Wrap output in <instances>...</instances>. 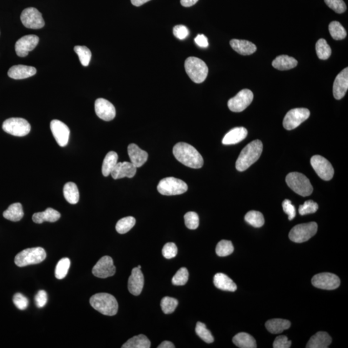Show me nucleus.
Segmentation results:
<instances>
[{"instance_id": "1", "label": "nucleus", "mask_w": 348, "mask_h": 348, "mask_svg": "<svg viewBox=\"0 0 348 348\" xmlns=\"http://www.w3.org/2000/svg\"><path fill=\"white\" fill-rule=\"evenodd\" d=\"M173 154L177 161L192 169H200L203 166V158L192 145L186 142H178L173 149Z\"/></svg>"}, {"instance_id": "2", "label": "nucleus", "mask_w": 348, "mask_h": 348, "mask_svg": "<svg viewBox=\"0 0 348 348\" xmlns=\"http://www.w3.org/2000/svg\"><path fill=\"white\" fill-rule=\"evenodd\" d=\"M263 145L260 140H255L242 149L235 167L238 171L243 172L251 167L261 156Z\"/></svg>"}, {"instance_id": "3", "label": "nucleus", "mask_w": 348, "mask_h": 348, "mask_svg": "<svg viewBox=\"0 0 348 348\" xmlns=\"http://www.w3.org/2000/svg\"><path fill=\"white\" fill-rule=\"evenodd\" d=\"M90 304L103 315L114 316L118 311V303L116 298L107 293H99L92 296Z\"/></svg>"}, {"instance_id": "4", "label": "nucleus", "mask_w": 348, "mask_h": 348, "mask_svg": "<svg viewBox=\"0 0 348 348\" xmlns=\"http://www.w3.org/2000/svg\"><path fill=\"white\" fill-rule=\"evenodd\" d=\"M185 67L188 76L196 84L203 82L209 74L207 64L197 57H188L185 63Z\"/></svg>"}, {"instance_id": "5", "label": "nucleus", "mask_w": 348, "mask_h": 348, "mask_svg": "<svg viewBox=\"0 0 348 348\" xmlns=\"http://www.w3.org/2000/svg\"><path fill=\"white\" fill-rule=\"evenodd\" d=\"M286 182L293 191L302 197L309 196L314 190L309 178L299 172H292L288 174Z\"/></svg>"}, {"instance_id": "6", "label": "nucleus", "mask_w": 348, "mask_h": 348, "mask_svg": "<svg viewBox=\"0 0 348 348\" xmlns=\"http://www.w3.org/2000/svg\"><path fill=\"white\" fill-rule=\"evenodd\" d=\"M47 257L46 250L42 247L31 248L23 250L15 257V264L18 267L41 263Z\"/></svg>"}, {"instance_id": "7", "label": "nucleus", "mask_w": 348, "mask_h": 348, "mask_svg": "<svg viewBox=\"0 0 348 348\" xmlns=\"http://www.w3.org/2000/svg\"><path fill=\"white\" fill-rule=\"evenodd\" d=\"M188 190L186 182L175 177H166L157 185V191L164 195H177L184 194Z\"/></svg>"}, {"instance_id": "8", "label": "nucleus", "mask_w": 348, "mask_h": 348, "mask_svg": "<svg viewBox=\"0 0 348 348\" xmlns=\"http://www.w3.org/2000/svg\"><path fill=\"white\" fill-rule=\"evenodd\" d=\"M317 229L318 225L315 222L296 225L290 232V239L297 243L306 242L317 234Z\"/></svg>"}, {"instance_id": "9", "label": "nucleus", "mask_w": 348, "mask_h": 348, "mask_svg": "<svg viewBox=\"0 0 348 348\" xmlns=\"http://www.w3.org/2000/svg\"><path fill=\"white\" fill-rule=\"evenodd\" d=\"M2 128L5 132L14 136L24 137L31 132V127L26 119L12 117L4 122Z\"/></svg>"}, {"instance_id": "10", "label": "nucleus", "mask_w": 348, "mask_h": 348, "mask_svg": "<svg viewBox=\"0 0 348 348\" xmlns=\"http://www.w3.org/2000/svg\"><path fill=\"white\" fill-rule=\"evenodd\" d=\"M310 112L305 108H297L287 112L283 120L285 129L292 130L296 129L302 122L309 119Z\"/></svg>"}, {"instance_id": "11", "label": "nucleus", "mask_w": 348, "mask_h": 348, "mask_svg": "<svg viewBox=\"0 0 348 348\" xmlns=\"http://www.w3.org/2000/svg\"><path fill=\"white\" fill-rule=\"evenodd\" d=\"M254 99V94L249 89H243L228 102V107L234 112L244 111Z\"/></svg>"}, {"instance_id": "12", "label": "nucleus", "mask_w": 348, "mask_h": 348, "mask_svg": "<svg viewBox=\"0 0 348 348\" xmlns=\"http://www.w3.org/2000/svg\"><path fill=\"white\" fill-rule=\"evenodd\" d=\"M21 21L27 28L39 29L45 26V21L41 12L34 7H29L22 12Z\"/></svg>"}, {"instance_id": "13", "label": "nucleus", "mask_w": 348, "mask_h": 348, "mask_svg": "<svg viewBox=\"0 0 348 348\" xmlns=\"http://www.w3.org/2000/svg\"><path fill=\"white\" fill-rule=\"evenodd\" d=\"M310 162H311L313 169L320 178L324 181H330L333 178L334 175V168L324 157L316 155L312 157Z\"/></svg>"}, {"instance_id": "14", "label": "nucleus", "mask_w": 348, "mask_h": 348, "mask_svg": "<svg viewBox=\"0 0 348 348\" xmlns=\"http://www.w3.org/2000/svg\"><path fill=\"white\" fill-rule=\"evenodd\" d=\"M312 283L317 289L333 290L339 287L340 280L337 275L332 273H320L313 277Z\"/></svg>"}, {"instance_id": "15", "label": "nucleus", "mask_w": 348, "mask_h": 348, "mask_svg": "<svg viewBox=\"0 0 348 348\" xmlns=\"http://www.w3.org/2000/svg\"><path fill=\"white\" fill-rule=\"evenodd\" d=\"M116 268L114 266L113 259L110 256L101 258L92 269V274L101 279L113 276L116 273Z\"/></svg>"}, {"instance_id": "16", "label": "nucleus", "mask_w": 348, "mask_h": 348, "mask_svg": "<svg viewBox=\"0 0 348 348\" xmlns=\"http://www.w3.org/2000/svg\"><path fill=\"white\" fill-rule=\"evenodd\" d=\"M39 41V37L36 35H27L17 40L15 45V51L19 57H26L29 52L36 48Z\"/></svg>"}, {"instance_id": "17", "label": "nucleus", "mask_w": 348, "mask_h": 348, "mask_svg": "<svg viewBox=\"0 0 348 348\" xmlns=\"http://www.w3.org/2000/svg\"><path fill=\"white\" fill-rule=\"evenodd\" d=\"M51 130L60 147H64L68 144L70 130L66 125L59 120H52L51 122Z\"/></svg>"}, {"instance_id": "18", "label": "nucleus", "mask_w": 348, "mask_h": 348, "mask_svg": "<svg viewBox=\"0 0 348 348\" xmlns=\"http://www.w3.org/2000/svg\"><path fill=\"white\" fill-rule=\"evenodd\" d=\"M95 111L97 116L104 121H111L116 117V109L114 105L104 98L97 99L95 102Z\"/></svg>"}, {"instance_id": "19", "label": "nucleus", "mask_w": 348, "mask_h": 348, "mask_svg": "<svg viewBox=\"0 0 348 348\" xmlns=\"http://www.w3.org/2000/svg\"><path fill=\"white\" fill-rule=\"evenodd\" d=\"M144 286V275L141 269L134 268L132 270V274L128 281V289L130 294L136 295L141 294Z\"/></svg>"}, {"instance_id": "20", "label": "nucleus", "mask_w": 348, "mask_h": 348, "mask_svg": "<svg viewBox=\"0 0 348 348\" xmlns=\"http://www.w3.org/2000/svg\"><path fill=\"white\" fill-rule=\"evenodd\" d=\"M348 89V68H345L337 75L333 87V93L335 99H341Z\"/></svg>"}, {"instance_id": "21", "label": "nucleus", "mask_w": 348, "mask_h": 348, "mask_svg": "<svg viewBox=\"0 0 348 348\" xmlns=\"http://www.w3.org/2000/svg\"><path fill=\"white\" fill-rule=\"evenodd\" d=\"M137 172V167H135L132 162H117L116 167L111 172V176L114 179L129 177L132 178Z\"/></svg>"}, {"instance_id": "22", "label": "nucleus", "mask_w": 348, "mask_h": 348, "mask_svg": "<svg viewBox=\"0 0 348 348\" xmlns=\"http://www.w3.org/2000/svg\"><path fill=\"white\" fill-rule=\"evenodd\" d=\"M128 154L130 161L135 167L139 168L147 162L149 155L136 144H132L128 147Z\"/></svg>"}, {"instance_id": "23", "label": "nucleus", "mask_w": 348, "mask_h": 348, "mask_svg": "<svg viewBox=\"0 0 348 348\" xmlns=\"http://www.w3.org/2000/svg\"><path fill=\"white\" fill-rule=\"evenodd\" d=\"M36 72V69L33 67L23 65H14L9 70L8 76L14 79H23L34 76Z\"/></svg>"}, {"instance_id": "24", "label": "nucleus", "mask_w": 348, "mask_h": 348, "mask_svg": "<svg viewBox=\"0 0 348 348\" xmlns=\"http://www.w3.org/2000/svg\"><path fill=\"white\" fill-rule=\"evenodd\" d=\"M230 44L235 52L243 56L251 55L257 51L255 44L247 40L234 39L230 41Z\"/></svg>"}, {"instance_id": "25", "label": "nucleus", "mask_w": 348, "mask_h": 348, "mask_svg": "<svg viewBox=\"0 0 348 348\" xmlns=\"http://www.w3.org/2000/svg\"><path fill=\"white\" fill-rule=\"evenodd\" d=\"M247 135L248 130L245 128H234L225 135L222 141V144L230 145L239 144L246 138Z\"/></svg>"}, {"instance_id": "26", "label": "nucleus", "mask_w": 348, "mask_h": 348, "mask_svg": "<svg viewBox=\"0 0 348 348\" xmlns=\"http://www.w3.org/2000/svg\"><path fill=\"white\" fill-rule=\"evenodd\" d=\"M332 339L326 332H319L311 337L306 345L307 348H327L331 344Z\"/></svg>"}, {"instance_id": "27", "label": "nucleus", "mask_w": 348, "mask_h": 348, "mask_svg": "<svg viewBox=\"0 0 348 348\" xmlns=\"http://www.w3.org/2000/svg\"><path fill=\"white\" fill-rule=\"evenodd\" d=\"M61 217V214L57 210L49 208L44 212L35 213L32 215V221L37 224H42L45 221L56 222Z\"/></svg>"}, {"instance_id": "28", "label": "nucleus", "mask_w": 348, "mask_h": 348, "mask_svg": "<svg viewBox=\"0 0 348 348\" xmlns=\"http://www.w3.org/2000/svg\"><path fill=\"white\" fill-rule=\"evenodd\" d=\"M214 284L217 289L224 291L234 292L237 290L236 284L229 276L222 273H218L215 275Z\"/></svg>"}, {"instance_id": "29", "label": "nucleus", "mask_w": 348, "mask_h": 348, "mask_svg": "<svg viewBox=\"0 0 348 348\" xmlns=\"http://www.w3.org/2000/svg\"><path fill=\"white\" fill-rule=\"evenodd\" d=\"M298 62L294 57L287 55H280L272 62V66L279 71H287L297 67Z\"/></svg>"}, {"instance_id": "30", "label": "nucleus", "mask_w": 348, "mask_h": 348, "mask_svg": "<svg viewBox=\"0 0 348 348\" xmlns=\"http://www.w3.org/2000/svg\"><path fill=\"white\" fill-rule=\"evenodd\" d=\"M268 331L273 334H279L284 330L289 329L291 322L289 320L281 319H274L268 320L266 322Z\"/></svg>"}, {"instance_id": "31", "label": "nucleus", "mask_w": 348, "mask_h": 348, "mask_svg": "<svg viewBox=\"0 0 348 348\" xmlns=\"http://www.w3.org/2000/svg\"><path fill=\"white\" fill-rule=\"evenodd\" d=\"M233 342L241 348L257 347L256 341L254 337L247 333H239L233 338Z\"/></svg>"}, {"instance_id": "32", "label": "nucleus", "mask_w": 348, "mask_h": 348, "mask_svg": "<svg viewBox=\"0 0 348 348\" xmlns=\"http://www.w3.org/2000/svg\"><path fill=\"white\" fill-rule=\"evenodd\" d=\"M4 217L9 221L17 222L20 221L24 217V212L22 205L19 202L11 205L4 212Z\"/></svg>"}, {"instance_id": "33", "label": "nucleus", "mask_w": 348, "mask_h": 348, "mask_svg": "<svg viewBox=\"0 0 348 348\" xmlns=\"http://www.w3.org/2000/svg\"><path fill=\"white\" fill-rule=\"evenodd\" d=\"M64 194L65 199L70 204H76L79 199V192L78 188L74 182H69L65 185Z\"/></svg>"}, {"instance_id": "34", "label": "nucleus", "mask_w": 348, "mask_h": 348, "mask_svg": "<svg viewBox=\"0 0 348 348\" xmlns=\"http://www.w3.org/2000/svg\"><path fill=\"white\" fill-rule=\"evenodd\" d=\"M118 160L116 152H109L105 156L102 166V174L105 177L109 176L116 167Z\"/></svg>"}, {"instance_id": "35", "label": "nucleus", "mask_w": 348, "mask_h": 348, "mask_svg": "<svg viewBox=\"0 0 348 348\" xmlns=\"http://www.w3.org/2000/svg\"><path fill=\"white\" fill-rule=\"evenodd\" d=\"M151 343L145 335L141 334L137 335L127 340L122 348H149Z\"/></svg>"}, {"instance_id": "36", "label": "nucleus", "mask_w": 348, "mask_h": 348, "mask_svg": "<svg viewBox=\"0 0 348 348\" xmlns=\"http://www.w3.org/2000/svg\"><path fill=\"white\" fill-rule=\"evenodd\" d=\"M245 221L248 223L255 228H260L264 224V218L262 213L252 210L247 213L244 217Z\"/></svg>"}, {"instance_id": "37", "label": "nucleus", "mask_w": 348, "mask_h": 348, "mask_svg": "<svg viewBox=\"0 0 348 348\" xmlns=\"http://www.w3.org/2000/svg\"><path fill=\"white\" fill-rule=\"evenodd\" d=\"M315 47L317 56L320 59H327L331 56L332 49L324 39L318 40Z\"/></svg>"}, {"instance_id": "38", "label": "nucleus", "mask_w": 348, "mask_h": 348, "mask_svg": "<svg viewBox=\"0 0 348 348\" xmlns=\"http://www.w3.org/2000/svg\"><path fill=\"white\" fill-rule=\"evenodd\" d=\"M135 224H136V219L134 217L131 216L124 217L117 222L116 231L120 234H126L134 227Z\"/></svg>"}, {"instance_id": "39", "label": "nucleus", "mask_w": 348, "mask_h": 348, "mask_svg": "<svg viewBox=\"0 0 348 348\" xmlns=\"http://www.w3.org/2000/svg\"><path fill=\"white\" fill-rule=\"evenodd\" d=\"M70 267H71V260L69 258H62L56 265L55 276L57 279H64L68 274Z\"/></svg>"}, {"instance_id": "40", "label": "nucleus", "mask_w": 348, "mask_h": 348, "mask_svg": "<svg viewBox=\"0 0 348 348\" xmlns=\"http://www.w3.org/2000/svg\"><path fill=\"white\" fill-rule=\"evenodd\" d=\"M329 31L333 39L335 40H342L347 36L346 31L344 27L339 22L336 21L332 22L330 24Z\"/></svg>"}, {"instance_id": "41", "label": "nucleus", "mask_w": 348, "mask_h": 348, "mask_svg": "<svg viewBox=\"0 0 348 348\" xmlns=\"http://www.w3.org/2000/svg\"><path fill=\"white\" fill-rule=\"evenodd\" d=\"M74 51L79 56V61L83 66L87 67L91 62L92 53L88 47L85 46H76Z\"/></svg>"}, {"instance_id": "42", "label": "nucleus", "mask_w": 348, "mask_h": 348, "mask_svg": "<svg viewBox=\"0 0 348 348\" xmlns=\"http://www.w3.org/2000/svg\"><path fill=\"white\" fill-rule=\"evenodd\" d=\"M234 248L232 242L227 240H222L218 242L215 249L216 254L219 257H227L234 252Z\"/></svg>"}, {"instance_id": "43", "label": "nucleus", "mask_w": 348, "mask_h": 348, "mask_svg": "<svg viewBox=\"0 0 348 348\" xmlns=\"http://www.w3.org/2000/svg\"><path fill=\"white\" fill-rule=\"evenodd\" d=\"M195 332L203 341L208 343V344L214 342V337L212 336L209 330L207 329L206 325L204 323L201 322L197 323Z\"/></svg>"}, {"instance_id": "44", "label": "nucleus", "mask_w": 348, "mask_h": 348, "mask_svg": "<svg viewBox=\"0 0 348 348\" xmlns=\"http://www.w3.org/2000/svg\"><path fill=\"white\" fill-rule=\"evenodd\" d=\"M178 300L174 298L165 297L162 298L161 302V307L165 314H172L176 310L178 305Z\"/></svg>"}, {"instance_id": "45", "label": "nucleus", "mask_w": 348, "mask_h": 348, "mask_svg": "<svg viewBox=\"0 0 348 348\" xmlns=\"http://www.w3.org/2000/svg\"><path fill=\"white\" fill-rule=\"evenodd\" d=\"M189 271L186 268H181L177 272L176 275L172 278V282L173 284L176 286H182L187 284L189 280Z\"/></svg>"}, {"instance_id": "46", "label": "nucleus", "mask_w": 348, "mask_h": 348, "mask_svg": "<svg viewBox=\"0 0 348 348\" xmlns=\"http://www.w3.org/2000/svg\"><path fill=\"white\" fill-rule=\"evenodd\" d=\"M185 224L190 230L197 229L199 224V215L194 212H187L184 216Z\"/></svg>"}, {"instance_id": "47", "label": "nucleus", "mask_w": 348, "mask_h": 348, "mask_svg": "<svg viewBox=\"0 0 348 348\" xmlns=\"http://www.w3.org/2000/svg\"><path fill=\"white\" fill-rule=\"evenodd\" d=\"M319 209V205L317 202L309 200L304 202V204L300 205L299 209V212L300 215L314 214Z\"/></svg>"}, {"instance_id": "48", "label": "nucleus", "mask_w": 348, "mask_h": 348, "mask_svg": "<svg viewBox=\"0 0 348 348\" xmlns=\"http://www.w3.org/2000/svg\"><path fill=\"white\" fill-rule=\"evenodd\" d=\"M325 4L338 14L346 11V5L343 0H324Z\"/></svg>"}, {"instance_id": "49", "label": "nucleus", "mask_w": 348, "mask_h": 348, "mask_svg": "<svg viewBox=\"0 0 348 348\" xmlns=\"http://www.w3.org/2000/svg\"><path fill=\"white\" fill-rule=\"evenodd\" d=\"M162 254L165 258L170 259L176 256L177 254V248L176 244L173 242H168L165 245L162 250Z\"/></svg>"}, {"instance_id": "50", "label": "nucleus", "mask_w": 348, "mask_h": 348, "mask_svg": "<svg viewBox=\"0 0 348 348\" xmlns=\"http://www.w3.org/2000/svg\"><path fill=\"white\" fill-rule=\"evenodd\" d=\"M13 302L17 309L20 310H24L27 309L29 306V300L23 294H15L13 297Z\"/></svg>"}, {"instance_id": "51", "label": "nucleus", "mask_w": 348, "mask_h": 348, "mask_svg": "<svg viewBox=\"0 0 348 348\" xmlns=\"http://www.w3.org/2000/svg\"><path fill=\"white\" fill-rule=\"evenodd\" d=\"M282 209H283L284 212L289 215L290 221H292V220L295 218L296 212H295V208L292 204L291 201H290L289 199H285L282 202Z\"/></svg>"}, {"instance_id": "52", "label": "nucleus", "mask_w": 348, "mask_h": 348, "mask_svg": "<svg viewBox=\"0 0 348 348\" xmlns=\"http://www.w3.org/2000/svg\"><path fill=\"white\" fill-rule=\"evenodd\" d=\"M292 342L289 340L286 336L282 335L275 339L273 347L274 348H290L291 347Z\"/></svg>"}, {"instance_id": "53", "label": "nucleus", "mask_w": 348, "mask_h": 348, "mask_svg": "<svg viewBox=\"0 0 348 348\" xmlns=\"http://www.w3.org/2000/svg\"><path fill=\"white\" fill-rule=\"evenodd\" d=\"M173 32H174V36L179 39L187 38L189 35V29H187V27L182 26V25L174 27Z\"/></svg>"}, {"instance_id": "54", "label": "nucleus", "mask_w": 348, "mask_h": 348, "mask_svg": "<svg viewBox=\"0 0 348 348\" xmlns=\"http://www.w3.org/2000/svg\"><path fill=\"white\" fill-rule=\"evenodd\" d=\"M47 300H48V297L47 294L44 290H40L35 297V302L37 308L42 309V308L46 306Z\"/></svg>"}, {"instance_id": "55", "label": "nucleus", "mask_w": 348, "mask_h": 348, "mask_svg": "<svg viewBox=\"0 0 348 348\" xmlns=\"http://www.w3.org/2000/svg\"><path fill=\"white\" fill-rule=\"evenodd\" d=\"M195 42L197 46L202 47V48H207V47H209V42H208L207 37L203 34L197 35V37L195 38Z\"/></svg>"}, {"instance_id": "56", "label": "nucleus", "mask_w": 348, "mask_h": 348, "mask_svg": "<svg viewBox=\"0 0 348 348\" xmlns=\"http://www.w3.org/2000/svg\"><path fill=\"white\" fill-rule=\"evenodd\" d=\"M198 1L199 0H181V4L183 7H189L194 6Z\"/></svg>"}, {"instance_id": "57", "label": "nucleus", "mask_w": 348, "mask_h": 348, "mask_svg": "<svg viewBox=\"0 0 348 348\" xmlns=\"http://www.w3.org/2000/svg\"><path fill=\"white\" fill-rule=\"evenodd\" d=\"M158 348H174L175 345L172 342L164 341L161 344L158 345Z\"/></svg>"}, {"instance_id": "58", "label": "nucleus", "mask_w": 348, "mask_h": 348, "mask_svg": "<svg viewBox=\"0 0 348 348\" xmlns=\"http://www.w3.org/2000/svg\"><path fill=\"white\" fill-rule=\"evenodd\" d=\"M149 1H150V0H131V3L134 6L139 7Z\"/></svg>"}, {"instance_id": "59", "label": "nucleus", "mask_w": 348, "mask_h": 348, "mask_svg": "<svg viewBox=\"0 0 348 348\" xmlns=\"http://www.w3.org/2000/svg\"><path fill=\"white\" fill-rule=\"evenodd\" d=\"M137 268H138V269H141V267L140 266V265H139V266L137 267Z\"/></svg>"}]
</instances>
